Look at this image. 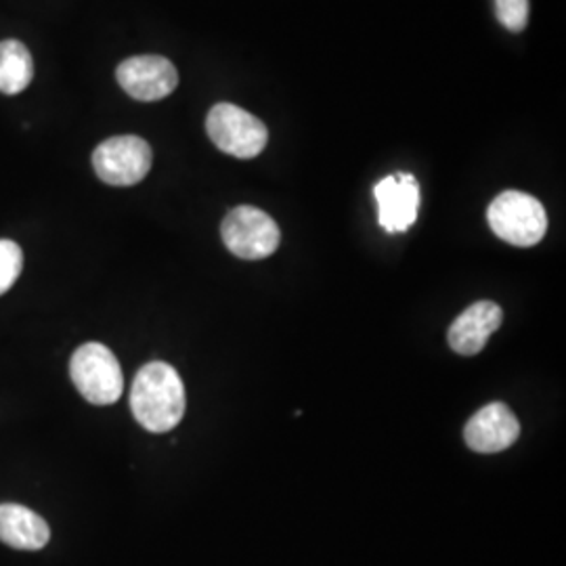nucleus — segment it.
<instances>
[{"label": "nucleus", "instance_id": "1", "mask_svg": "<svg viewBox=\"0 0 566 566\" xmlns=\"http://www.w3.org/2000/svg\"><path fill=\"white\" fill-rule=\"evenodd\" d=\"M185 407V386L177 369L163 361L143 365L130 390V409L135 420L145 430L163 434L179 426Z\"/></svg>", "mask_w": 566, "mask_h": 566}, {"label": "nucleus", "instance_id": "2", "mask_svg": "<svg viewBox=\"0 0 566 566\" xmlns=\"http://www.w3.org/2000/svg\"><path fill=\"white\" fill-rule=\"evenodd\" d=\"M486 221L500 240L518 248L542 242L547 231L546 208L523 191L497 196L486 210Z\"/></svg>", "mask_w": 566, "mask_h": 566}, {"label": "nucleus", "instance_id": "3", "mask_svg": "<svg viewBox=\"0 0 566 566\" xmlns=\"http://www.w3.org/2000/svg\"><path fill=\"white\" fill-rule=\"evenodd\" d=\"M70 376L88 403L112 405L122 397V367L116 355L105 344H82L72 355Z\"/></svg>", "mask_w": 566, "mask_h": 566}, {"label": "nucleus", "instance_id": "4", "mask_svg": "<svg viewBox=\"0 0 566 566\" xmlns=\"http://www.w3.org/2000/svg\"><path fill=\"white\" fill-rule=\"evenodd\" d=\"M206 130L223 154L240 160L256 158L269 142L263 120L233 103H217L206 118Z\"/></svg>", "mask_w": 566, "mask_h": 566}, {"label": "nucleus", "instance_id": "5", "mask_svg": "<svg viewBox=\"0 0 566 566\" xmlns=\"http://www.w3.org/2000/svg\"><path fill=\"white\" fill-rule=\"evenodd\" d=\"M223 242L231 254L243 261H261L280 245V227L254 206L233 208L221 224Z\"/></svg>", "mask_w": 566, "mask_h": 566}, {"label": "nucleus", "instance_id": "6", "mask_svg": "<svg viewBox=\"0 0 566 566\" xmlns=\"http://www.w3.org/2000/svg\"><path fill=\"white\" fill-rule=\"evenodd\" d=\"M154 154L149 143L135 135H120L103 142L93 154L97 177L114 187L142 182L151 170Z\"/></svg>", "mask_w": 566, "mask_h": 566}, {"label": "nucleus", "instance_id": "7", "mask_svg": "<svg viewBox=\"0 0 566 566\" xmlns=\"http://www.w3.org/2000/svg\"><path fill=\"white\" fill-rule=\"evenodd\" d=\"M116 78L124 93L137 102H160L179 84L177 67L160 55H139L122 61Z\"/></svg>", "mask_w": 566, "mask_h": 566}, {"label": "nucleus", "instance_id": "8", "mask_svg": "<svg viewBox=\"0 0 566 566\" xmlns=\"http://www.w3.org/2000/svg\"><path fill=\"white\" fill-rule=\"evenodd\" d=\"M378 223L388 233H403L418 221L420 185L413 175H390L374 187Z\"/></svg>", "mask_w": 566, "mask_h": 566}, {"label": "nucleus", "instance_id": "9", "mask_svg": "<svg viewBox=\"0 0 566 566\" xmlns=\"http://www.w3.org/2000/svg\"><path fill=\"white\" fill-rule=\"evenodd\" d=\"M521 437V424L504 403L485 405L464 428L468 447L476 453H500Z\"/></svg>", "mask_w": 566, "mask_h": 566}, {"label": "nucleus", "instance_id": "10", "mask_svg": "<svg viewBox=\"0 0 566 566\" xmlns=\"http://www.w3.org/2000/svg\"><path fill=\"white\" fill-rule=\"evenodd\" d=\"M504 311L495 303L470 304L464 313L449 327V346L464 357H474L485 348L491 334L500 329Z\"/></svg>", "mask_w": 566, "mask_h": 566}, {"label": "nucleus", "instance_id": "11", "mask_svg": "<svg viewBox=\"0 0 566 566\" xmlns=\"http://www.w3.org/2000/svg\"><path fill=\"white\" fill-rule=\"evenodd\" d=\"M51 539V528L41 514L20 504L0 506V542L15 549H42Z\"/></svg>", "mask_w": 566, "mask_h": 566}, {"label": "nucleus", "instance_id": "12", "mask_svg": "<svg viewBox=\"0 0 566 566\" xmlns=\"http://www.w3.org/2000/svg\"><path fill=\"white\" fill-rule=\"evenodd\" d=\"M34 78V60L20 41L0 42V93L18 95Z\"/></svg>", "mask_w": 566, "mask_h": 566}, {"label": "nucleus", "instance_id": "13", "mask_svg": "<svg viewBox=\"0 0 566 566\" xmlns=\"http://www.w3.org/2000/svg\"><path fill=\"white\" fill-rule=\"evenodd\" d=\"M23 269L21 248L11 240H0V296L13 287Z\"/></svg>", "mask_w": 566, "mask_h": 566}, {"label": "nucleus", "instance_id": "14", "mask_svg": "<svg viewBox=\"0 0 566 566\" xmlns=\"http://www.w3.org/2000/svg\"><path fill=\"white\" fill-rule=\"evenodd\" d=\"M495 13L510 32H523L528 23V0H495Z\"/></svg>", "mask_w": 566, "mask_h": 566}]
</instances>
